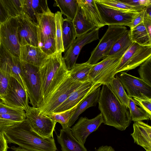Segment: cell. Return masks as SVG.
<instances>
[{
	"instance_id": "e0dca14e",
	"label": "cell",
	"mask_w": 151,
	"mask_h": 151,
	"mask_svg": "<svg viewBox=\"0 0 151 151\" xmlns=\"http://www.w3.org/2000/svg\"><path fill=\"white\" fill-rule=\"evenodd\" d=\"M104 122L101 113L91 119H88L86 117H81L71 128L72 134L78 141L84 145L87 137L91 133L96 130L101 124Z\"/></svg>"
},
{
	"instance_id": "5bb4252c",
	"label": "cell",
	"mask_w": 151,
	"mask_h": 151,
	"mask_svg": "<svg viewBox=\"0 0 151 151\" xmlns=\"http://www.w3.org/2000/svg\"><path fill=\"white\" fill-rule=\"evenodd\" d=\"M4 104L12 107L22 108L27 112L29 109V99L27 93L20 83L10 76L9 87L4 97Z\"/></svg>"
},
{
	"instance_id": "74e56055",
	"label": "cell",
	"mask_w": 151,
	"mask_h": 151,
	"mask_svg": "<svg viewBox=\"0 0 151 151\" xmlns=\"http://www.w3.org/2000/svg\"><path fill=\"white\" fill-rule=\"evenodd\" d=\"M10 17H17L22 14L21 0H2Z\"/></svg>"
},
{
	"instance_id": "5b68a950",
	"label": "cell",
	"mask_w": 151,
	"mask_h": 151,
	"mask_svg": "<svg viewBox=\"0 0 151 151\" xmlns=\"http://www.w3.org/2000/svg\"><path fill=\"white\" fill-rule=\"evenodd\" d=\"M125 52L106 57L101 62L93 65L89 74V81L94 84L109 85L116 74V68Z\"/></svg>"
},
{
	"instance_id": "ee69618b",
	"label": "cell",
	"mask_w": 151,
	"mask_h": 151,
	"mask_svg": "<svg viewBox=\"0 0 151 151\" xmlns=\"http://www.w3.org/2000/svg\"><path fill=\"white\" fill-rule=\"evenodd\" d=\"M121 1L131 5L142 8H145L147 6L151 5V0H121Z\"/></svg>"
},
{
	"instance_id": "7a4b0ae2",
	"label": "cell",
	"mask_w": 151,
	"mask_h": 151,
	"mask_svg": "<svg viewBox=\"0 0 151 151\" xmlns=\"http://www.w3.org/2000/svg\"><path fill=\"white\" fill-rule=\"evenodd\" d=\"M98 103L105 124L121 131L130 125L131 120L128 108L119 100L109 85H103Z\"/></svg>"
},
{
	"instance_id": "484cf974",
	"label": "cell",
	"mask_w": 151,
	"mask_h": 151,
	"mask_svg": "<svg viewBox=\"0 0 151 151\" xmlns=\"http://www.w3.org/2000/svg\"><path fill=\"white\" fill-rule=\"evenodd\" d=\"M133 42L142 46H151V37L149 35L143 22L129 30Z\"/></svg>"
},
{
	"instance_id": "4316f807",
	"label": "cell",
	"mask_w": 151,
	"mask_h": 151,
	"mask_svg": "<svg viewBox=\"0 0 151 151\" xmlns=\"http://www.w3.org/2000/svg\"><path fill=\"white\" fill-rule=\"evenodd\" d=\"M77 37L96 28L84 16L80 7L78 5L77 13L73 21Z\"/></svg>"
},
{
	"instance_id": "f546056e",
	"label": "cell",
	"mask_w": 151,
	"mask_h": 151,
	"mask_svg": "<svg viewBox=\"0 0 151 151\" xmlns=\"http://www.w3.org/2000/svg\"><path fill=\"white\" fill-rule=\"evenodd\" d=\"M54 5L60 9L61 13L67 19L73 21L77 13L78 4L77 0H55Z\"/></svg>"
},
{
	"instance_id": "d4e9b609",
	"label": "cell",
	"mask_w": 151,
	"mask_h": 151,
	"mask_svg": "<svg viewBox=\"0 0 151 151\" xmlns=\"http://www.w3.org/2000/svg\"><path fill=\"white\" fill-rule=\"evenodd\" d=\"M57 136L62 151H88L84 145L74 137L69 127L61 129L60 135Z\"/></svg>"
},
{
	"instance_id": "ba28073f",
	"label": "cell",
	"mask_w": 151,
	"mask_h": 151,
	"mask_svg": "<svg viewBox=\"0 0 151 151\" xmlns=\"http://www.w3.org/2000/svg\"><path fill=\"white\" fill-rule=\"evenodd\" d=\"M151 56V46H142L133 42L123 55L116 73L135 69Z\"/></svg>"
},
{
	"instance_id": "d6a6232c",
	"label": "cell",
	"mask_w": 151,
	"mask_h": 151,
	"mask_svg": "<svg viewBox=\"0 0 151 151\" xmlns=\"http://www.w3.org/2000/svg\"><path fill=\"white\" fill-rule=\"evenodd\" d=\"M26 118L25 114H0V131L3 132Z\"/></svg>"
},
{
	"instance_id": "ffe728a7",
	"label": "cell",
	"mask_w": 151,
	"mask_h": 151,
	"mask_svg": "<svg viewBox=\"0 0 151 151\" xmlns=\"http://www.w3.org/2000/svg\"><path fill=\"white\" fill-rule=\"evenodd\" d=\"M37 26L39 46L47 39L50 37L55 38V14L51 10L40 16Z\"/></svg>"
},
{
	"instance_id": "8d00e7d4",
	"label": "cell",
	"mask_w": 151,
	"mask_h": 151,
	"mask_svg": "<svg viewBox=\"0 0 151 151\" xmlns=\"http://www.w3.org/2000/svg\"><path fill=\"white\" fill-rule=\"evenodd\" d=\"M62 14L59 11L55 14L56 31L55 40L57 51L64 52L62 40V23L63 19Z\"/></svg>"
},
{
	"instance_id": "7c38bea8",
	"label": "cell",
	"mask_w": 151,
	"mask_h": 151,
	"mask_svg": "<svg viewBox=\"0 0 151 151\" xmlns=\"http://www.w3.org/2000/svg\"><path fill=\"white\" fill-rule=\"evenodd\" d=\"M119 73L118 76L129 97L151 98V86L141 79L126 73Z\"/></svg>"
},
{
	"instance_id": "836d02e7",
	"label": "cell",
	"mask_w": 151,
	"mask_h": 151,
	"mask_svg": "<svg viewBox=\"0 0 151 151\" xmlns=\"http://www.w3.org/2000/svg\"><path fill=\"white\" fill-rule=\"evenodd\" d=\"M128 108L131 121L134 122L151 119V115L141 107L138 106L132 98L129 97Z\"/></svg>"
},
{
	"instance_id": "681fc988",
	"label": "cell",
	"mask_w": 151,
	"mask_h": 151,
	"mask_svg": "<svg viewBox=\"0 0 151 151\" xmlns=\"http://www.w3.org/2000/svg\"><path fill=\"white\" fill-rule=\"evenodd\" d=\"M96 151H115L111 147L108 146L100 147Z\"/></svg>"
},
{
	"instance_id": "f907efd6",
	"label": "cell",
	"mask_w": 151,
	"mask_h": 151,
	"mask_svg": "<svg viewBox=\"0 0 151 151\" xmlns=\"http://www.w3.org/2000/svg\"><path fill=\"white\" fill-rule=\"evenodd\" d=\"M11 148L13 151H33L29 150L20 147H16L14 146H12L11 147Z\"/></svg>"
},
{
	"instance_id": "4dcf8cb0",
	"label": "cell",
	"mask_w": 151,
	"mask_h": 151,
	"mask_svg": "<svg viewBox=\"0 0 151 151\" xmlns=\"http://www.w3.org/2000/svg\"><path fill=\"white\" fill-rule=\"evenodd\" d=\"M96 3L113 9L126 12H139L145 8L131 5L121 0H96Z\"/></svg>"
},
{
	"instance_id": "c3c4849f",
	"label": "cell",
	"mask_w": 151,
	"mask_h": 151,
	"mask_svg": "<svg viewBox=\"0 0 151 151\" xmlns=\"http://www.w3.org/2000/svg\"><path fill=\"white\" fill-rule=\"evenodd\" d=\"M143 22L149 35L151 37V18L148 17L145 13Z\"/></svg>"
},
{
	"instance_id": "4fadbf2b",
	"label": "cell",
	"mask_w": 151,
	"mask_h": 151,
	"mask_svg": "<svg viewBox=\"0 0 151 151\" xmlns=\"http://www.w3.org/2000/svg\"><path fill=\"white\" fill-rule=\"evenodd\" d=\"M96 3L101 16L105 25L128 26L140 12L122 11Z\"/></svg>"
},
{
	"instance_id": "1f68e13d",
	"label": "cell",
	"mask_w": 151,
	"mask_h": 151,
	"mask_svg": "<svg viewBox=\"0 0 151 151\" xmlns=\"http://www.w3.org/2000/svg\"><path fill=\"white\" fill-rule=\"evenodd\" d=\"M133 43L130 38L129 30H128L113 45L107 57L126 52Z\"/></svg>"
},
{
	"instance_id": "d6986e66",
	"label": "cell",
	"mask_w": 151,
	"mask_h": 151,
	"mask_svg": "<svg viewBox=\"0 0 151 151\" xmlns=\"http://www.w3.org/2000/svg\"><path fill=\"white\" fill-rule=\"evenodd\" d=\"M22 14L37 25L40 16L50 11L46 0H21Z\"/></svg>"
},
{
	"instance_id": "d590c367",
	"label": "cell",
	"mask_w": 151,
	"mask_h": 151,
	"mask_svg": "<svg viewBox=\"0 0 151 151\" xmlns=\"http://www.w3.org/2000/svg\"><path fill=\"white\" fill-rule=\"evenodd\" d=\"M77 105L73 108L66 111L47 115L52 120L60 123L63 129L67 128L69 127V121L75 113L77 107Z\"/></svg>"
},
{
	"instance_id": "cb8c5ba5",
	"label": "cell",
	"mask_w": 151,
	"mask_h": 151,
	"mask_svg": "<svg viewBox=\"0 0 151 151\" xmlns=\"http://www.w3.org/2000/svg\"><path fill=\"white\" fill-rule=\"evenodd\" d=\"M133 132L131 135L134 143L142 147L145 150L151 149V127L142 122H134Z\"/></svg>"
},
{
	"instance_id": "6da1fadb",
	"label": "cell",
	"mask_w": 151,
	"mask_h": 151,
	"mask_svg": "<svg viewBox=\"0 0 151 151\" xmlns=\"http://www.w3.org/2000/svg\"><path fill=\"white\" fill-rule=\"evenodd\" d=\"M3 132L8 143H13L31 151H57L53 137L44 138L40 136L33 130L27 118Z\"/></svg>"
},
{
	"instance_id": "52a82bcc",
	"label": "cell",
	"mask_w": 151,
	"mask_h": 151,
	"mask_svg": "<svg viewBox=\"0 0 151 151\" xmlns=\"http://www.w3.org/2000/svg\"><path fill=\"white\" fill-rule=\"evenodd\" d=\"M83 83L74 81L68 74L55 91L38 108L42 113L46 115L51 114L74 90Z\"/></svg>"
},
{
	"instance_id": "3957f363",
	"label": "cell",
	"mask_w": 151,
	"mask_h": 151,
	"mask_svg": "<svg viewBox=\"0 0 151 151\" xmlns=\"http://www.w3.org/2000/svg\"><path fill=\"white\" fill-rule=\"evenodd\" d=\"M62 53L57 51L47 56L39 67L42 99L40 105L47 100L68 74Z\"/></svg>"
},
{
	"instance_id": "44dd1931",
	"label": "cell",
	"mask_w": 151,
	"mask_h": 151,
	"mask_svg": "<svg viewBox=\"0 0 151 151\" xmlns=\"http://www.w3.org/2000/svg\"><path fill=\"white\" fill-rule=\"evenodd\" d=\"M100 83L95 84L84 98L78 104L75 113L70 119L68 127H70L79 116L87 109L96 106L98 103L100 92Z\"/></svg>"
},
{
	"instance_id": "603a6c76",
	"label": "cell",
	"mask_w": 151,
	"mask_h": 151,
	"mask_svg": "<svg viewBox=\"0 0 151 151\" xmlns=\"http://www.w3.org/2000/svg\"><path fill=\"white\" fill-rule=\"evenodd\" d=\"M47 56L39 46H20L19 58L21 61L39 67Z\"/></svg>"
},
{
	"instance_id": "8992f818",
	"label": "cell",
	"mask_w": 151,
	"mask_h": 151,
	"mask_svg": "<svg viewBox=\"0 0 151 151\" xmlns=\"http://www.w3.org/2000/svg\"><path fill=\"white\" fill-rule=\"evenodd\" d=\"M127 30L124 26L108 25L106 32L92 52L87 63L93 65L106 57L113 45Z\"/></svg>"
},
{
	"instance_id": "b9f144b4",
	"label": "cell",
	"mask_w": 151,
	"mask_h": 151,
	"mask_svg": "<svg viewBox=\"0 0 151 151\" xmlns=\"http://www.w3.org/2000/svg\"><path fill=\"white\" fill-rule=\"evenodd\" d=\"M0 114H25V111L22 108H16L9 106L4 103L0 104Z\"/></svg>"
},
{
	"instance_id": "816d5d0a",
	"label": "cell",
	"mask_w": 151,
	"mask_h": 151,
	"mask_svg": "<svg viewBox=\"0 0 151 151\" xmlns=\"http://www.w3.org/2000/svg\"><path fill=\"white\" fill-rule=\"evenodd\" d=\"M145 14L148 17L151 18V5L145 7Z\"/></svg>"
},
{
	"instance_id": "ab89813d",
	"label": "cell",
	"mask_w": 151,
	"mask_h": 151,
	"mask_svg": "<svg viewBox=\"0 0 151 151\" xmlns=\"http://www.w3.org/2000/svg\"><path fill=\"white\" fill-rule=\"evenodd\" d=\"M42 51L47 56L54 54L57 51L55 38L50 37L39 46Z\"/></svg>"
},
{
	"instance_id": "ac0fdd59",
	"label": "cell",
	"mask_w": 151,
	"mask_h": 151,
	"mask_svg": "<svg viewBox=\"0 0 151 151\" xmlns=\"http://www.w3.org/2000/svg\"><path fill=\"white\" fill-rule=\"evenodd\" d=\"M95 84L92 81H90L83 83L74 90L68 98L57 107L52 114L64 112L76 106Z\"/></svg>"
},
{
	"instance_id": "7dc6e473",
	"label": "cell",
	"mask_w": 151,
	"mask_h": 151,
	"mask_svg": "<svg viewBox=\"0 0 151 151\" xmlns=\"http://www.w3.org/2000/svg\"><path fill=\"white\" fill-rule=\"evenodd\" d=\"M9 148L4 132L0 131V151H8Z\"/></svg>"
},
{
	"instance_id": "7bdbcfd3",
	"label": "cell",
	"mask_w": 151,
	"mask_h": 151,
	"mask_svg": "<svg viewBox=\"0 0 151 151\" xmlns=\"http://www.w3.org/2000/svg\"><path fill=\"white\" fill-rule=\"evenodd\" d=\"M133 99L137 105L151 115V98H139L134 97Z\"/></svg>"
},
{
	"instance_id": "83f0119b",
	"label": "cell",
	"mask_w": 151,
	"mask_h": 151,
	"mask_svg": "<svg viewBox=\"0 0 151 151\" xmlns=\"http://www.w3.org/2000/svg\"><path fill=\"white\" fill-rule=\"evenodd\" d=\"M77 37L73 21L63 19L62 23V40L64 52L69 48Z\"/></svg>"
},
{
	"instance_id": "f6af8a7d",
	"label": "cell",
	"mask_w": 151,
	"mask_h": 151,
	"mask_svg": "<svg viewBox=\"0 0 151 151\" xmlns=\"http://www.w3.org/2000/svg\"><path fill=\"white\" fill-rule=\"evenodd\" d=\"M145 11V8L140 12L139 14L134 19L132 22L128 26L130 28V29L134 27L143 22Z\"/></svg>"
},
{
	"instance_id": "e575fe53",
	"label": "cell",
	"mask_w": 151,
	"mask_h": 151,
	"mask_svg": "<svg viewBox=\"0 0 151 151\" xmlns=\"http://www.w3.org/2000/svg\"><path fill=\"white\" fill-rule=\"evenodd\" d=\"M109 85L112 91L119 100L128 108L129 97L126 92L118 75H116V77H114Z\"/></svg>"
},
{
	"instance_id": "60d3db41",
	"label": "cell",
	"mask_w": 151,
	"mask_h": 151,
	"mask_svg": "<svg viewBox=\"0 0 151 151\" xmlns=\"http://www.w3.org/2000/svg\"><path fill=\"white\" fill-rule=\"evenodd\" d=\"M10 76L0 70V97L3 99L9 87Z\"/></svg>"
},
{
	"instance_id": "277c9868",
	"label": "cell",
	"mask_w": 151,
	"mask_h": 151,
	"mask_svg": "<svg viewBox=\"0 0 151 151\" xmlns=\"http://www.w3.org/2000/svg\"><path fill=\"white\" fill-rule=\"evenodd\" d=\"M21 63L22 78L30 103L32 107L38 108L42 101L39 67L21 61Z\"/></svg>"
},
{
	"instance_id": "f35d334b",
	"label": "cell",
	"mask_w": 151,
	"mask_h": 151,
	"mask_svg": "<svg viewBox=\"0 0 151 151\" xmlns=\"http://www.w3.org/2000/svg\"><path fill=\"white\" fill-rule=\"evenodd\" d=\"M138 71L140 78L151 86V56L140 65Z\"/></svg>"
},
{
	"instance_id": "7402d4cb",
	"label": "cell",
	"mask_w": 151,
	"mask_h": 151,
	"mask_svg": "<svg viewBox=\"0 0 151 151\" xmlns=\"http://www.w3.org/2000/svg\"><path fill=\"white\" fill-rule=\"evenodd\" d=\"M77 2L85 18L96 28L99 29L105 25L95 0H77Z\"/></svg>"
},
{
	"instance_id": "30bf717a",
	"label": "cell",
	"mask_w": 151,
	"mask_h": 151,
	"mask_svg": "<svg viewBox=\"0 0 151 151\" xmlns=\"http://www.w3.org/2000/svg\"><path fill=\"white\" fill-rule=\"evenodd\" d=\"M17 17H11L0 24V43L14 55L19 57L20 45L17 35Z\"/></svg>"
},
{
	"instance_id": "9c48e42d",
	"label": "cell",
	"mask_w": 151,
	"mask_h": 151,
	"mask_svg": "<svg viewBox=\"0 0 151 151\" xmlns=\"http://www.w3.org/2000/svg\"><path fill=\"white\" fill-rule=\"evenodd\" d=\"M26 115L32 129L38 134L44 138L53 137L56 122L42 113L38 108L30 106Z\"/></svg>"
},
{
	"instance_id": "9a60e30c",
	"label": "cell",
	"mask_w": 151,
	"mask_h": 151,
	"mask_svg": "<svg viewBox=\"0 0 151 151\" xmlns=\"http://www.w3.org/2000/svg\"><path fill=\"white\" fill-rule=\"evenodd\" d=\"M0 70L15 78L25 90L19 58L13 55L1 43H0Z\"/></svg>"
},
{
	"instance_id": "8fae6325",
	"label": "cell",
	"mask_w": 151,
	"mask_h": 151,
	"mask_svg": "<svg viewBox=\"0 0 151 151\" xmlns=\"http://www.w3.org/2000/svg\"><path fill=\"white\" fill-rule=\"evenodd\" d=\"M99 29L95 28L88 33L77 37L68 50L63 58L68 71L74 66L80 51L87 44L99 39Z\"/></svg>"
},
{
	"instance_id": "2e32d148",
	"label": "cell",
	"mask_w": 151,
	"mask_h": 151,
	"mask_svg": "<svg viewBox=\"0 0 151 151\" xmlns=\"http://www.w3.org/2000/svg\"><path fill=\"white\" fill-rule=\"evenodd\" d=\"M17 18V35L20 45L39 46L37 26L22 14Z\"/></svg>"
},
{
	"instance_id": "bcb514c9",
	"label": "cell",
	"mask_w": 151,
	"mask_h": 151,
	"mask_svg": "<svg viewBox=\"0 0 151 151\" xmlns=\"http://www.w3.org/2000/svg\"><path fill=\"white\" fill-rule=\"evenodd\" d=\"M10 17L2 0H0V24L2 23Z\"/></svg>"
},
{
	"instance_id": "f1b7e54d",
	"label": "cell",
	"mask_w": 151,
	"mask_h": 151,
	"mask_svg": "<svg viewBox=\"0 0 151 151\" xmlns=\"http://www.w3.org/2000/svg\"><path fill=\"white\" fill-rule=\"evenodd\" d=\"M93 65L86 62L76 63L73 68L68 71V74L74 81L83 83L89 81V74Z\"/></svg>"
}]
</instances>
